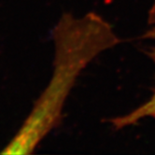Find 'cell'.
<instances>
[{"label": "cell", "mask_w": 155, "mask_h": 155, "mask_svg": "<svg viewBox=\"0 0 155 155\" xmlns=\"http://www.w3.org/2000/svg\"><path fill=\"white\" fill-rule=\"evenodd\" d=\"M148 24L149 25H155V0H153L151 6L148 12Z\"/></svg>", "instance_id": "cell-3"}, {"label": "cell", "mask_w": 155, "mask_h": 155, "mask_svg": "<svg viewBox=\"0 0 155 155\" xmlns=\"http://www.w3.org/2000/svg\"><path fill=\"white\" fill-rule=\"evenodd\" d=\"M142 38L155 41V26L146 31L145 34H143ZM146 53L149 58L155 63V46L148 49ZM145 119H152L155 120V86L152 89L151 95L147 101L126 114L108 119L107 123L110 124L115 131H119L135 125Z\"/></svg>", "instance_id": "cell-2"}, {"label": "cell", "mask_w": 155, "mask_h": 155, "mask_svg": "<svg viewBox=\"0 0 155 155\" xmlns=\"http://www.w3.org/2000/svg\"><path fill=\"white\" fill-rule=\"evenodd\" d=\"M51 37L54 51L49 82L0 154L34 152L61 124L65 103L81 73L99 55L120 43L113 26L95 12L63 13Z\"/></svg>", "instance_id": "cell-1"}]
</instances>
